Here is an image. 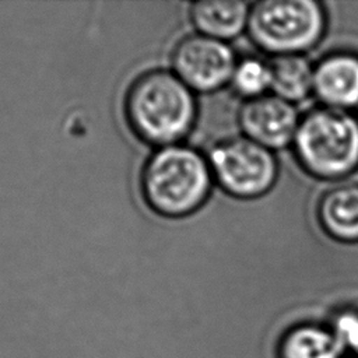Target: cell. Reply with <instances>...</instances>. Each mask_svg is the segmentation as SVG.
Segmentation results:
<instances>
[{
	"label": "cell",
	"mask_w": 358,
	"mask_h": 358,
	"mask_svg": "<svg viewBox=\"0 0 358 358\" xmlns=\"http://www.w3.org/2000/svg\"><path fill=\"white\" fill-rule=\"evenodd\" d=\"M124 113L137 137L161 148L179 144L190 133L197 103L194 92L173 71L151 70L130 84Z\"/></svg>",
	"instance_id": "cell-1"
},
{
	"label": "cell",
	"mask_w": 358,
	"mask_h": 358,
	"mask_svg": "<svg viewBox=\"0 0 358 358\" xmlns=\"http://www.w3.org/2000/svg\"><path fill=\"white\" fill-rule=\"evenodd\" d=\"M213 182L208 159L183 144L158 148L141 172V192L147 204L169 218L197 211L208 199Z\"/></svg>",
	"instance_id": "cell-2"
},
{
	"label": "cell",
	"mask_w": 358,
	"mask_h": 358,
	"mask_svg": "<svg viewBox=\"0 0 358 358\" xmlns=\"http://www.w3.org/2000/svg\"><path fill=\"white\" fill-rule=\"evenodd\" d=\"M292 150L310 176L343 179L358 168V117L344 109L313 108L299 119Z\"/></svg>",
	"instance_id": "cell-3"
},
{
	"label": "cell",
	"mask_w": 358,
	"mask_h": 358,
	"mask_svg": "<svg viewBox=\"0 0 358 358\" xmlns=\"http://www.w3.org/2000/svg\"><path fill=\"white\" fill-rule=\"evenodd\" d=\"M326 11L315 0H263L250 6L248 32L252 42L277 56L303 55L326 31Z\"/></svg>",
	"instance_id": "cell-4"
},
{
	"label": "cell",
	"mask_w": 358,
	"mask_h": 358,
	"mask_svg": "<svg viewBox=\"0 0 358 358\" xmlns=\"http://www.w3.org/2000/svg\"><path fill=\"white\" fill-rule=\"evenodd\" d=\"M214 182L236 199H256L266 194L278 175L271 150L242 136L218 141L207 157Z\"/></svg>",
	"instance_id": "cell-5"
},
{
	"label": "cell",
	"mask_w": 358,
	"mask_h": 358,
	"mask_svg": "<svg viewBox=\"0 0 358 358\" xmlns=\"http://www.w3.org/2000/svg\"><path fill=\"white\" fill-rule=\"evenodd\" d=\"M236 63L227 42L200 34L183 38L172 52L173 73L193 92H213L229 84Z\"/></svg>",
	"instance_id": "cell-6"
},
{
	"label": "cell",
	"mask_w": 358,
	"mask_h": 358,
	"mask_svg": "<svg viewBox=\"0 0 358 358\" xmlns=\"http://www.w3.org/2000/svg\"><path fill=\"white\" fill-rule=\"evenodd\" d=\"M299 119L294 103L274 94L246 101L238 113L243 136L271 151L292 144Z\"/></svg>",
	"instance_id": "cell-7"
},
{
	"label": "cell",
	"mask_w": 358,
	"mask_h": 358,
	"mask_svg": "<svg viewBox=\"0 0 358 358\" xmlns=\"http://www.w3.org/2000/svg\"><path fill=\"white\" fill-rule=\"evenodd\" d=\"M313 92L323 106H358V55L334 52L322 57L313 66Z\"/></svg>",
	"instance_id": "cell-8"
},
{
	"label": "cell",
	"mask_w": 358,
	"mask_h": 358,
	"mask_svg": "<svg viewBox=\"0 0 358 358\" xmlns=\"http://www.w3.org/2000/svg\"><path fill=\"white\" fill-rule=\"evenodd\" d=\"M316 215L324 234L338 242H358V185L340 183L317 201Z\"/></svg>",
	"instance_id": "cell-9"
},
{
	"label": "cell",
	"mask_w": 358,
	"mask_h": 358,
	"mask_svg": "<svg viewBox=\"0 0 358 358\" xmlns=\"http://www.w3.org/2000/svg\"><path fill=\"white\" fill-rule=\"evenodd\" d=\"M250 6L241 0H201L190 6V21L197 34L222 42L248 28Z\"/></svg>",
	"instance_id": "cell-10"
},
{
	"label": "cell",
	"mask_w": 358,
	"mask_h": 358,
	"mask_svg": "<svg viewBox=\"0 0 358 358\" xmlns=\"http://www.w3.org/2000/svg\"><path fill=\"white\" fill-rule=\"evenodd\" d=\"M344 351L329 324L302 322L280 336L275 358H341Z\"/></svg>",
	"instance_id": "cell-11"
},
{
	"label": "cell",
	"mask_w": 358,
	"mask_h": 358,
	"mask_svg": "<svg viewBox=\"0 0 358 358\" xmlns=\"http://www.w3.org/2000/svg\"><path fill=\"white\" fill-rule=\"evenodd\" d=\"M271 91L291 103L313 92V66L303 55L277 56L270 62Z\"/></svg>",
	"instance_id": "cell-12"
},
{
	"label": "cell",
	"mask_w": 358,
	"mask_h": 358,
	"mask_svg": "<svg viewBox=\"0 0 358 358\" xmlns=\"http://www.w3.org/2000/svg\"><path fill=\"white\" fill-rule=\"evenodd\" d=\"M229 85L245 101L255 99L271 90L270 63L257 57H245L238 60Z\"/></svg>",
	"instance_id": "cell-13"
},
{
	"label": "cell",
	"mask_w": 358,
	"mask_h": 358,
	"mask_svg": "<svg viewBox=\"0 0 358 358\" xmlns=\"http://www.w3.org/2000/svg\"><path fill=\"white\" fill-rule=\"evenodd\" d=\"M329 326L340 340L344 350L351 351L358 358V303H350L338 308Z\"/></svg>",
	"instance_id": "cell-14"
},
{
	"label": "cell",
	"mask_w": 358,
	"mask_h": 358,
	"mask_svg": "<svg viewBox=\"0 0 358 358\" xmlns=\"http://www.w3.org/2000/svg\"><path fill=\"white\" fill-rule=\"evenodd\" d=\"M352 358H357V357H352Z\"/></svg>",
	"instance_id": "cell-15"
}]
</instances>
